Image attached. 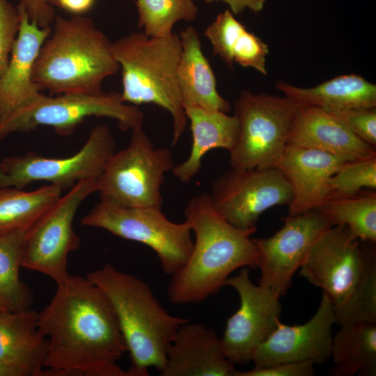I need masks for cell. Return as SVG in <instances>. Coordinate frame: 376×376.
I'll list each match as a JSON object with an SVG mask.
<instances>
[{"instance_id": "cell-1", "label": "cell", "mask_w": 376, "mask_h": 376, "mask_svg": "<svg viewBox=\"0 0 376 376\" xmlns=\"http://www.w3.org/2000/svg\"><path fill=\"white\" fill-rule=\"evenodd\" d=\"M38 314L47 339L42 376H140L117 363L127 352L116 313L86 276L70 275Z\"/></svg>"}, {"instance_id": "cell-2", "label": "cell", "mask_w": 376, "mask_h": 376, "mask_svg": "<svg viewBox=\"0 0 376 376\" xmlns=\"http://www.w3.org/2000/svg\"><path fill=\"white\" fill-rule=\"evenodd\" d=\"M184 214L195 242L186 264L171 275L167 293L174 304L201 303L217 295L233 272L258 265V249L251 238L256 230H242L228 223L209 193L191 198Z\"/></svg>"}, {"instance_id": "cell-3", "label": "cell", "mask_w": 376, "mask_h": 376, "mask_svg": "<svg viewBox=\"0 0 376 376\" xmlns=\"http://www.w3.org/2000/svg\"><path fill=\"white\" fill-rule=\"evenodd\" d=\"M112 44L91 19L56 16L36 61L33 80L50 95L100 93L103 81L119 70Z\"/></svg>"}, {"instance_id": "cell-4", "label": "cell", "mask_w": 376, "mask_h": 376, "mask_svg": "<svg viewBox=\"0 0 376 376\" xmlns=\"http://www.w3.org/2000/svg\"><path fill=\"white\" fill-rule=\"evenodd\" d=\"M86 276L106 295L116 313L132 367L141 376L148 368L161 372L178 328L189 321L171 315L154 295L150 285L107 263Z\"/></svg>"}, {"instance_id": "cell-5", "label": "cell", "mask_w": 376, "mask_h": 376, "mask_svg": "<svg viewBox=\"0 0 376 376\" xmlns=\"http://www.w3.org/2000/svg\"><path fill=\"white\" fill-rule=\"evenodd\" d=\"M112 49L122 75V100L137 107L154 104L168 111L173 123L172 146H175L188 121L177 79L179 35L152 38L132 32L113 42Z\"/></svg>"}, {"instance_id": "cell-6", "label": "cell", "mask_w": 376, "mask_h": 376, "mask_svg": "<svg viewBox=\"0 0 376 376\" xmlns=\"http://www.w3.org/2000/svg\"><path fill=\"white\" fill-rule=\"evenodd\" d=\"M116 120L124 132L143 128L144 114L137 106L124 102L119 92L79 93L45 95L0 118V140L13 133L47 126L60 136H69L88 117Z\"/></svg>"}, {"instance_id": "cell-7", "label": "cell", "mask_w": 376, "mask_h": 376, "mask_svg": "<svg viewBox=\"0 0 376 376\" xmlns=\"http://www.w3.org/2000/svg\"><path fill=\"white\" fill-rule=\"evenodd\" d=\"M173 167L169 149L155 147L143 128L134 130L128 145L109 157L97 179L100 201L122 207L162 208L161 188Z\"/></svg>"}, {"instance_id": "cell-8", "label": "cell", "mask_w": 376, "mask_h": 376, "mask_svg": "<svg viewBox=\"0 0 376 376\" xmlns=\"http://www.w3.org/2000/svg\"><path fill=\"white\" fill-rule=\"evenodd\" d=\"M81 224L146 245L156 253L162 270L169 275L186 264L193 249L187 221L169 220L162 208L122 207L100 201L83 217Z\"/></svg>"}, {"instance_id": "cell-9", "label": "cell", "mask_w": 376, "mask_h": 376, "mask_svg": "<svg viewBox=\"0 0 376 376\" xmlns=\"http://www.w3.org/2000/svg\"><path fill=\"white\" fill-rule=\"evenodd\" d=\"M297 106L285 95L241 91L234 105L239 132L229 152L230 167L273 166L288 145Z\"/></svg>"}, {"instance_id": "cell-10", "label": "cell", "mask_w": 376, "mask_h": 376, "mask_svg": "<svg viewBox=\"0 0 376 376\" xmlns=\"http://www.w3.org/2000/svg\"><path fill=\"white\" fill-rule=\"evenodd\" d=\"M113 134L106 124L96 125L82 147L64 158L46 157L29 152L0 160V188L22 189L44 181L62 190L79 181L97 179L109 157L115 152Z\"/></svg>"}, {"instance_id": "cell-11", "label": "cell", "mask_w": 376, "mask_h": 376, "mask_svg": "<svg viewBox=\"0 0 376 376\" xmlns=\"http://www.w3.org/2000/svg\"><path fill=\"white\" fill-rule=\"evenodd\" d=\"M97 191V179L79 181L45 211L26 232L23 268L48 276L56 285L68 278V256L81 244L74 218L81 203Z\"/></svg>"}, {"instance_id": "cell-12", "label": "cell", "mask_w": 376, "mask_h": 376, "mask_svg": "<svg viewBox=\"0 0 376 376\" xmlns=\"http://www.w3.org/2000/svg\"><path fill=\"white\" fill-rule=\"evenodd\" d=\"M210 195L215 208L231 225L256 230L260 214L270 207L288 205L292 192L285 178L274 166L230 167L213 182Z\"/></svg>"}, {"instance_id": "cell-13", "label": "cell", "mask_w": 376, "mask_h": 376, "mask_svg": "<svg viewBox=\"0 0 376 376\" xmlns=\"http://www.w3.org/2000/svg\"><path fill=\"white\" fill-rule=\"evenodd\" d=\"M343 225H332L315 239L299 267V274L322 290L334 310L349 299L361 274L366 249Z\"/></svg>"}, {"instance_id": "cell-14", "label": "cell", "mask_w": 376, "mask_h": 376, "mask_svg": "<svg viewBox=\"0 0 376 376\" xmlns=\"http://www.w3.org/2000/svg\"><path fill=\"white\" fill-rule=\"evenodd\" d=\"M226 285L236 290L240 304L227 320L220 338L221 348L234 365L246 364L277 328L281 312L280 298L267 288L253 284L247 267L229 277Z\"/></svg>"}, {"instance_id": "cell-15", "label": "cell", "mask_w": 376, "mask_h": 376, "mask_svg": "<svg viewBox=\"0 0 376 376\" xmlns=\"http://www.w3.org/2000/svg\"><path fill=\"white\" fill-rule=\"evenodd\" d=\"M275 234L254 239L258 252L257 267L260 269L259 285L279 298L291 285L293 274L318 235L332 226L320 209L288 216Z\"/></svg>"}, {"instance_id": "cell-16", "label": "cell", "mask_w": 376, "mask_h": 376, "mask_svg": "<svg viewBox=\"0 0 376 376\" xmlns=\"http://www.w3.org/2000/svg\"><path fill=\"white\" fill-rule=\"evenodd\" d=\"M336 323L329 297L322 293L314 315L306 323L286 325L281 322L253 355L255 368L284 362L309 361L323 363L331 357L332 327Z\"/></svg>"}, {"instance_id": "cell-17", "label": "cell", "mask_w": 376, "mask_h": 376, "mask_svg": "<svg viewBox=\"0 0 376 376\" xmlns=\"http://www.w3.org/2000/svg\"><path fill=\"white\" fill-rule=\"evenodd\" d=\"M345 162L325 152L288 144L274 164L288 182V216L319 209L328 199L331 176Z\"/></svg>"}, {"instance_id": "cell-18", "label": "cell", "mask_w": 376, "mask_h": 376, "mask_svg": "<svg viewBox=\"0 0 376 376\" xmlns=\"http://www.w3.org/2000/svg\"><path fill=\"white\" fill-rule=\"evenodd\" d=\"M19 29L8 65L0 77V118L31 103L42 92L33 80V70L40 48L52 26L40 27L31 22L19 5Z\"/></svg>"}, {"instance_id": "cell-19", "label": "cell", "mask_w": 376, "mask_h": 376, "mask_svg": "<svg viewBox=\"0 0 376 376\" xmlns=\"http://www.w3.org/2000/svg\"><path fill=\"white\" fill-rule=\"evenodd\" d=\"M288 144L319 150L352 162L376 156L337 116L319 107L297 104Z\"/></svg>"}, {"instance_id": "cell-20", "label": "cell", "mask_w": 376, "mask_h": 376, "mask_svg": "<svg viewBox=\"0 0 376 376\" xmlns=\"http://www.w3.org/2000/svg\"><path fill=\"white\" fill-rule=\"evenodd\" d=\"M224 355L220 338L201 322L182 324L169 346L161 376H235Z\"/></svg>"}, {"instance_id": "cell-21", "label": "cell", "mask_w": 376, "mask_h": 376, "mask_svg": "<svg viewBox=\"0 0 376 376\" xmlns=\"http://www.w3.org/2000/svg\"><path fill=\"white\" fill-rule=\"evenodd\" d=\"M181 54L178 84L184 107H196L228 112L231 106L217 89L215 75L202 51L196 29L188 26L179 34Z\"/></svg>"}, {"instance_id": "cell-22", "label": "cell", "mask_w": 376, "mask_h": 376, "mask_svg": "<svg viewBox=\"0 0 376 376\" xmlns=\"http://www.w3.org/2000/svg\"><path fill=\"white\" fill-rule=\"evenodd\" d=\"M185 111L191 124V148L189 157L171 171L181 182L189 183L200 172L202 159L207 152L216 148L229 152L233 149L239 124L235 115L218 109L187 107Z\"/></svg>"}, {"instance_id": "cell-23", "label": "cell", "mask_w": 376, "mask_h": 376, "mask_svg": "<svg viewBox=\"0 0 376 376\" xmlns=\"http://www.w3.org/2000/svg\"><path fill=\"white\" fill-rule=\"evenodd\" d=\"M38 312L0 311V361L26 372L42 376L47 352V339L38 325Z\"/></svg>"}, {"instance_id": "cell-24", "label": "cell", "mask_w": 376, "mask_h": 376, "mask_svg": "<svg viewBox=\"0 0 376 376\" xmlns=\"http://www.w3.org/2000/svg\"><path fill=\"white\" fill-rule=\"evenodd\" d=\"M276 87L297 104L329 111L376 107V86L354 74L338 76L311 88L283 81H277Z\"/></svg>"}, {"instance_id": "cell-25", "label": "cell", "mask_w": 376, "mask_h": 376, "mask_svg": "<svg viewBox=\"0 0 376 376\" xmlns=\"http://www.w3.org/2000/svg\"><path fill=\"white\" fill-rule=\"evenodd\" d=\"M213 53L230 68L235 62L266 75V56L269 47L260 38L249 31L230 10L219 13L205 29Z\"/></svg>"}, {"instance_id": "cell-26", "label": "cell", "mask_w": 376, "mask_h": 376, "mask_svg": "<svg viewBox=\"0 0 376 376\" xmlns=\"http://www.w3.org/2000/svg\"><path fill=\"white\" fill-rule=\"evenodd\" d=\"M331 357L334 363L332 375H375L376 324L340 325V329L333 336Z\"/></svg>"}, {"instance_id": "cell-27", "label": "cell", "mask_w": 376, "mask_h": 376, "mask_svg": "<svg viewBox=\"0 0 376 376\" xmlns=\"http://www.w3.org/2000/svg\"><path fill=\"white\" fill-rule=\"evenodd\" d=\"M62 191L49 184L33 191L0 188V235L28 231L61 197Z\"/></svg>"}, {"instance_id": "cell-28", "label": "cell", "mask_w": 376, "mask_h": 376, "mask_svg": "<svg viewBox=\"0 0 376 376\" xmlns=\"http://www.w3.org/2000/svg\"><path fill=\"white\" fill-rule=\"evenodd\" d=\"M26 232L0 235V306L8 311L32 308L33 293L19 276Z\"/></svg>"}, {"instance_id": "cell-29", "label": "cell", "mask_w": 376, "mask_h": 376, "mask_svg": "<svg viewBox=\"0 0 376 376\" xmlns=\"http://www.w3.org/2000/svg\"><path fill=\"white\" fill-rule=\"evenodd\" d=\"M332 225H343L361 242L376 241V194L327 199L319 208Z\"/></svg>"}, {"instance_id": "cell-30", "label": "cell", "mask_w": 376, "mask_h": 376, "mask_svg": "<svg viewBox=\"0 0 376 376\" xmlns=\"http://www.w3.org/2000/svg\"><path fill=\"white\" fill-rule=\"evenodd\" d=\"M135 3L139 29L152 38L171 36L176 22L194 21L198 12L192 0H135Z\"/></svg>"}, {"instance_id": "cell-31", "label": "cell", "mask_w": 376, "mask_h": 376, "mask_svg": "<svg viewBox=\"0 0 376 376\" xmlns=\"http://www.w3.org/2000/svg\"><path fill=\"white\" fill-rule=\"evenodd\" d=\"M339 325L357 322L376 324V256L366 249L365 261L359 281L347 301L334 310Z\"/></svg>"}, {"instance_id": "cell-32", "label": "cell", "mask_w": 376, "mask_h": 376, "mask_svg": "<svg viewBox=\"0 0 376 376\" xmlns=\"http://www.w3.org/2000/svg\"><path fill=\"white\" fill-rule=\"evenodd\" d=\"M364 188H376V156L345 162L330 178L328 199L357 195Z\"/></svg>"}, {"instance_id": "cell-33", "label": "cell", "mask_w": 376, "mask_h": 376, "mask_svg": "<svg viewBox=\"0 0 376 376\" xmlns=\"http://www.w3.org/2000/svg\"><path fill=\"white\" fill-rule=\"evenodd\" d=\"M330 112L337 116L359 139L375 146V108L349 109Z\"/></svg>"}, {"instance_id": "cell-34", "label": "cell", "mask_w": 376, "mask_h": 376, "mask_svg": "<svg viewBox=\"0 0 376 376\" xmlns=\"http://www.w3.org/2000/svg\"><path fill=\"white\" fill-rule=\"evenodd\" d=\"M19 23L17 7L8 0H0V77L8 65Z\"/></svg>"}, {"instance_id": "cell-35", "label": "cell", "mask_w": 376, "mask_h": 376, "mask_svg": "<svg viewBox=\"0 0 376 376\" xmlns=\"http://www.w3.org/2000/svg\"><path fill=\"white\" fill-rule=\"evenodd\" d=\"M314 363L309 361L284 362L255 368L246 371L237 370L235 376H312Z\"/></svg>"}, {"instance_id": "cell-36", "label": "cell", "mask_w": 376, "mask_h": 376, "mask_svg": "<svg viewBox=\"0 0 376 376\" xmlns=\"http://www.w3.org/2000/svg\"><path fill=\"white\" fill-rule=\"evenodd\" d=\"M18 5L25 10L30 20L40 27L50 26L54 20L52 0H19Z\"/></svg>"}, {"instance_id": "cell-37", "label": "cell", "mask_w": 376, "mask_h": 376, "mask_svg": "<svg viewBox=\"0 0 376 376\" xmlns=\"http://www.w3.org/2000/svg\"><path fill=\"white\" fill-rule=\"evenodd\" d=\"M95 0H52V6H57L73 16L83 15L92 9Z\"/></svg>"}, {"instance_id": "cell-38", "label": "cell", "mask_w": 376, "mask_h": 376, "mask_svg": "<svg viewBox=\"0 0 376 376\" xmlns=\"http://www.w3.org/2000/svg\"><path fill=\"white\" fill-rule=\"evenodd\" d=\"M230 8L233 14H240L245 9L254 13L260 12L265 6V0H222Z\"/></svg>"}, {"instance_id": "cell-39", "label": "cell", "mask_w": 376, "mask_h": 376, "mask_svg": "<svg viewBox=\"0 0 376 376\" xmlns=\"http://www.w3.org/2000/svg\"><path fill=\"white\" fill-rule=\"evenodd\" d=\"M0 376H29L20 368L0 361Z\"/></svg>"}, {"instance_id": "cell-40", "label": "cell", "mask_w": 376, "mask_h": 376, "mask_svg": "<svg viewBox=\"0 0 376 376\" xmlns=\"http://www.w3.org/2000/svg\"><path fill=\"white\" fill-rule=\"evenodd\" d=\"M205 2H206L207 3H211L212 2H214V1H219L220 0H203Z\"/></svg>"}, {"instance_id": "cell-41", "label": "cell", "mask_w": 376, "mask_h": 376, "mask_svg": "<svg viewBox=\"0 0 376 376\" xmlns=\"http://www.w3.org/2000/svg\"><path fill=\"white\" fill-rule=\"evenodd\" d=\"M6 311V310H4L3 308H1V307L0 306V311Z\"/></svg>"}]
</instances>
